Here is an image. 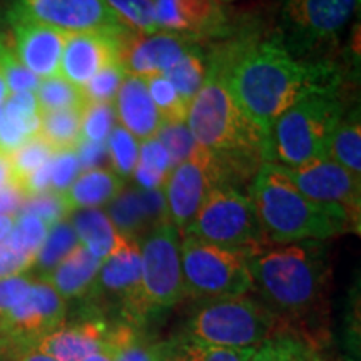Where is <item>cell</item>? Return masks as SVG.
Wrapping results in <instances>:
<instances>
[{
  "instance_id": "16",
  "label": "cell",
  "mask_w": 361,
  "mask_h": 361,
  "mask_svg": "<svg viewBox=\"0 0 361 361\" xmlns=\"http://www.w3.org/2000/svg\"><path fill=\"white\" fill-rule=\"evenodd\" d=\"M200 47L191 37L166 30L135 32L126 29L117 35V64L130 75L164 74L171 67Z\"/></svg>"
},
{
  "instance_id": "13",
  "label": "cell",
  "mask_w": 361,
  "mask_h": 361,
  "mask_svg": "<svg viewBox=\"0 0 361 361\" xmlns=\"http://www.w3.org/2000/svg\"><path fill=\"white\" fill-rule=\"evenodd\" d=\"M284 174L295 186L319 204L341 209L356 228L361 221V178L350 173L329 157H322L296 168H284Z\"/></svg>"
},
{
  "instance_id": "54",
  "label": "cell",
  "mask_w": 361,
  "mask_h": 361,
  "mask_svg": "<svg viewBox=\"0 0 361 361\" xmlns=\"http://www.w3.org/2000/svg\"><path fill=\"white\" fill-rule=\"evenodd\" d=\"M8 346V341H7V338H6V335H4L2 331H0V353H2L4 350H6Z\"/></svg>"
},
{
  "instance_id": "40",
  "label": "cell",
  "mask_w": 361,
  "mask_h": 361,
  "mask_svg": "<svg viewBox=\"0 0 361 361\" xmlns=\"http://www.w3.org/2000/svg\"><path fill=\"white\" fill-rule=\"evenodd\" d=\"M156 139L164 146L171 157L173 169L176 166L189 159L197 149V142L191 134L186 123H174V124H161L157 130Z\"/></svg>"
},
{
  "instance_id": "33",
  "label": "cell",
  "mask_w": 361,
  "mask_h": 361,
  "mask_svg": "<svg viewBox=\"0 0 361 361\" xmlns=\"http://www.w3.org/2000/svg\"><path fill=\"white\" fill-rule=\"evenodd\" d=\"M144 80H146L149 96L154 102L162 123H186L189 106L179 97V94L176 92L173 84L164 78V74L147 75Z\"/></svg>"
},
{
  "instance_id": "37",
  "label": "cell",
  "mask_w": 361,
  "mask_h": 361,
  "mask_svg": "<svg viewBox=\"0 0 361 361\" xmlns=\"http://www.w3.org/2000/svg\"><path fill=\"white\" fill-rule=\"evenodd\" d=\"M114 102H85L82 107L80 141L106 142L116 126Z\"/></svg>"
},
{
  "instance_id": "50",
  "label": "cell",
  "mask_w": 361,
  "mask_h": 361,
  "mask_svg": "<svg viewBox=\"0 0 361 361\" xmlns=\"http://www.w3.org/2000/svg\"><path fill=\"white\" fill-rule=\"evenodd\" d=\"M13 221H16V218H12V216H0V243L12 231Z\"/></svg>"
},
{
  "instance_id": "47",
  "label": "cell",
  "mask_w": 361,
  "mask_h": 361,
  "mask_svg": "<svg viewBox=\"0 0 361 361\" xmlns=\"http://www.w3.org/2000/svg\"><path fill=\"white\" fill-rule=\"evenodd\" d=\"M75 154L79 157L80 168H84L85 171L99 169L101 166L109 162V154H107L106 142L80 141L79 146L75 147Z\"/></svg>"
},
{
  "instance_id": "56",
  "label": "cell",
  "mask_w": 361,
  "mask_h": 361,
  "mask_svg": "<svg viewBox=\"0 0 361 361\" xmlns=\"http://www.w3.org/2000/svg\"><path fill=\"white\" fill-rule=\"evenodd\" d=\"M218 2H223V4H229V2H236V0H218Z\"/></svg>"
},
{
  "instance_id": "2",
  "label": "cell",
  "mask_w": 361,
  "mask_h": 361,
  "mask_svg": "<svg viewBox=\"0 0 361 361\" xmlns=\"http://www.w3.org/2000/svg\"><path fill=\"white\" fill-rule=\"evenodd\" d=\"M186 124L197 146L214 157L221 186L247 191L261 166L271 162L269 133L239 107L211 72L189 104Z\"/></svg>"
},
{
  "instance_id": "9",
  "label": "cell",
  "mask_w": 361,
  "mask_h": 361,
  "mask_svg": "<svg viewBox=\"0 0 361 361\" xmlns=\"http://www.w3.org/2000/svg\"><path fill=\"white\" fill-rule=\"evenodd\" d=\"M183 236L255 255L269 246L256 218L250 196L233 186H214Z\"/></svg>"
},
{
  "instance_id": "53",
  "label": "cell",
  "mask_w": 361,
  "mask_h": 361,
  "mask_svg": "<svg viewBox=\"0 0 361 361\" xmlns=\"http://www.w3.org/2000/svg\"><path fill=\"white\" fill-rule=\"evenodd\" d=\"M0 361H13L12 351H11V348H8V346L2 351V353H0Z\"/></svg>"
},
{
  "instance_id": "46",
  "label": "cell",
  "mask_w": 361,
  "mask_h": 361,
  "mask_svg": "<svg viewBox=\"0 0 361 361\" xmlns=\"http://www.w3.org/2000/svg\"><path fill=\"white\" fill-rule=\"evenodd\" d=\"M30 281L24 274L7 279H0V319L16 306L29 290Z\"/></svg>"
},
{
  "instance_id": "44",
  "label": "cell",
  "mask_w": 361,
  "mask_h": 361,
  "mask_svg": "<svg viewBox=\"0 0 361 361\" xmlns=\"http://www.w3.org/2000/svg\"><path fill=\"white\" fill-rule=\"evenodd\" d=\"M137 164H142L146 168L154 169L162 174H169L173 171V164H171L168 151H166L164 146L156 137L142 141L141 147H139Z\"/></svg>"
},
{
  "instance_id": "15",
  "label": "cell",
  "mask_w": 361,
  "mask_h": 361,
  "mask_svg": "<svg viewBox=\"0 0 361 361\" xmlns=\"http://www.w3.org/2000/svg\"><path fill=\"white\" fill-rule=\"evenodd\" d=\"M154 16L157 30L188 35L200 47L226 37L238 20L218 0H154Z\"/></svg>"
},
{
  "instance_id": "3",
  "label": "cell",
  "mask_w": 361,
  "mask_h": 361,
  "mask_svg": "<svg viewBox=\"0 0 361 361\" xmlns=\"http://www.w3.org/2000/svg\"><path fill=\"white\" fill-rule=\"evenodd\" d=\"M250 271L261 303L286 323L322 308L331 278L324 241L269 245L251 256Z\"/></svg>"
},
{
  "instance_id": "25",
  "label": "cell",
  "mask_w": 361,
  "mask_h": 361,
  "mask_svg": "<svg viewBox=\"0 0 361 361\" xmlns=\"http://www.w3.org/2000/svg\"><path fill=\"white\" fill-rule=\"evenodd\" d=\"M69 223L78 234L80 245L101 261L116 250L121 239V234L116 231L106 211L97 207L72 211Z\"/></svg>"
},
{
  "instance_id": "4",
  "label": "cell",
  "mask_w": 361,
  "mask_h": 361,
  "mask_svg": "<svg viewBox=\"0 0 361 361\" xmlns=\"http://www.w3.org/2000/svg\"><path fill=\"white\" fill-rule=\"evenodd\" d=\"M247 196L269 245L326 241L360 228L336 207L311 201L276 162H264L247 188Z\"/></svg>"
},
{
  "instance_id": "34",
  "label": "cell",
  "mask_w": 361,
  "mask_h": 361,
  "mask_svg": "<svg viewBox=\"0 0 361 361\" xmlns=\"http://www.w3.org/2000/svg\"><path fill=\"white\" fill-rule=\"evenodd\" d=\"M49 228L51 226L45 224L37 216L19 214L13 221L12 231L4 239V243L11 246L12 250L35 259L45 236H47Z\"/></svg>"
},
{
  "instance_id": "29",
  "label": "cell",
  "mask_w": 361,
  "mask_h": 361,
  "mask_svg": "<svg viewBox=\"0 0 361 361\" xmlns=\"http://www.w3.org/2000/svg\"><path fill=\"white\" fill-rule=\"evenodd\" d=\"M78 245L79 239L72 224L67 219L59 221L49 228L47 236H45L42 246L35 256L32 268L37 271L40 278H44Z\"/></svg>"
},
{
  "instance_id": "12",
  "label": "cell",
  "mask_w": 361,
  "mask_h": 361,
  "mask_svg": "<svg viewBox=\"0 0 361 361\" xmlns=\"http://www.w3.org/2000/svg\"><path fill=\"white\" fill-rule=\"evenodd\" d=\"M67 318V303L44 279L30 281L29 290L0 319V331L12 348H35L45 335L61 326Z\"/></svg>"
},
{
  "instance_id": "14",
  "label": "cell",
  "mask_w": 361,
  "mask_h": 361,
  "mask_svg": "<svg viewBox=\"0 0 361 361\" xmlns=\"http://www.w3.org/2000/svg\"><path fill=\"white\" fill-rule=\"evenodd\" d=\"M214 186H221L216 162L209 151L197 146L194 154L171 171L162 192L169 223L180 236L186 233L197 211Z\"/></svg>"
},
{
  "instance_id": "57",
  "label": "cell",
  "mask_w": 361,
  "mask_h": 361,
  "mask_svg": "<svg viewBox=\"0 0 361 361\" xmlns=\"http://www.w3.org/2000/svg\"><path fill=\"white\" fill-rule=\"evenodd\" d=\"M0 121H2V107H0Z\"/></svg>"
},
{
  "instance_id": "49",
  "label": "cell",
  "mask_w": 361,
  "mask_h": 361,
  "mask_svg": "<svg viewBox=\"0 0 361 361\" xmlns=\"http://www.w3.org/2000/svg\"><path fill=\"white\" fill-rule=\"evenodd\" d=\"M8 348L12 351L13 361H57L56 358L42 353V351H39L37 348L17 350V348H12L11 345H8Z\"/></svg>"
},
{
  "instance_id": "27",
  "label": "cell",
  "mask_w": 361,
  "mask_h": 361,
  "mask_svg": "<svg viewBox=\"0 0 361 361\" xmlns=\"http://www.w3.org/2000/svg\"><path fill=\"white\" fill-rule=\"evenodd\" d=\"M82 109H64L40 114L39 137L54 152L69 151L79 146Z\"/></svg>"
},
{
  "instance_id": "43",
  "label": "cell",
  "mask_w": 361,
  "mask_h": 361,
  "mask_svg": "<svg viewBox=\"0 0 361 361\" xmlns=\"http://www.w3.org/2000/svg\"><path fill=\"white\" fill-rule=\"evenodd\" d=\"M80 173V162L74 149L54 152L51 161V189L64 194L71 184L78 179Z\"/></svg>"
},
{
  "instance_id": "11",
  "label": "cell",
  "mask_w": 361,
  "mask_h": 361,
  "mask_svg": "<svg viewBox=\"0 0 361 361\" xmlns=\"http://www.w3.org/2000/svg\"><path fill=\"white\" fill-rule=\"evenodd\" d=\"M6 17L8 24L34 22L67 34L129 29L104 0H6Z\"/></svg>"
},
{
  "instance_id": "19",
  "label": "cell",
  "mask_w": 361,
  "mask_h": 361,
  "mask_svg": "<svg viewBox=\"0 0 361 361\" xmlns=\"http://www.w3.org/2000/svg\"><path fill=\"white\" fill-rule=\"evenodd\" d=\"M121 32L67 34L59 75L82 89L104 67L117 64V35Z\"/></svg>"
},
{
  "instance_id": "5",
  "label": "cell",
  "mask_w": 361,
  "mask_h": 361,
  "mask_svg": "<svg viewBox=\"0 0 361 361\" xmlns=\"http://www.w3.org/2000/svg\"><path fill=\"white\" fill-rule=\"evenodd\" d=\"M348 109L346 85L313 92L293 104L269 129L271 162L296 168L328 157L331 135Z\"/></svg>"
},
{
  "instance_id": "18",
  "label": "cell",
  "mask_w": 361,
  "mask_h": 361,
  "mask_svg": "<svg viewBox=\"0 0 361 361\" xmlns=\"http://www.w3.org/2000/svg\"><path fill=\"white\" fill-rule=\"evenodd\" d=\"M106 214L121 236L134 241H139L154 228L169 223L162 189L146 191L139 188H124L107 204Z\"/></svg>"
},
{
  "instance_id": "21",
  "label": "cell",
  "mask_w": 361,
  "mask_h": 361,
  "mask_svg": "<svg viewBox=\"0 0 361 361\" xmlns=\"http://www.w3.org/2000/svg\"><path fill=\"white\" fill-rule=\"evenodd\" d=\"M114 109L119 126L129 130L137 141L156 137L162 119L149 96L146 80L141 75H124L116 94Z\"/></svg>"
},
{
  "instance_id": "36",
  "label": "cell",
  "mask_w": 361,
  "mask_h": 361,
  "mask_svg": "<svg viewBox=\"0 0 361 361\" xmlns=\"http://www.w3.org/2000/svg\"><path fill=\"white\" fill-rule=\"evenodd\" d=\"M54 151L45 144L39 135H34L25 141L20 147H17L12 154H8V164H11L12 180L20 186L22 180L29 178L34 171L44 166L51 157Z\"/></svg>"
},
{
  "instance_id": "26",
  "label": "cell",
  "mask_w": 361,
  "mask_h": 361,
  "mask_svg": "<svg viewBox=\"0 0 361 361\" xmlns=\"http://www.w3.org/2000/svg\"><path fill=\"white\" fill-rule=\"evenodd\" d=\"M328 157L355 176L361 174V117L360 106L350 107L338 123L329 142Z\"/></svg>"
},
{
  "instance_id": "17",
  "label": "cell",
  "mask_w": 361,
  "mask_h": 361,
  "mask_svg": "<svg viewBox=\"0 0 361 361\" xmlns=\"http://www.w3.org/2000/svg\"><path fill=\"white\" fill-rule=\"evenodd\" d=\"M112 322L96 311L79 306L72 319H67L45 335L35 348L57 361H82L106 350Z\"/></svg>"
},
{
  "instance_id": "6",
  "label": "cell",
  "mask_w": 361,
  "mask_h": 361,
  "mask_svg": "<svg viewBox=\"0 0 361 361\" xmlns=\"http://www.w3.org/2000/svg\"><path fill=\"white\" fill-rule=\"evenodd\" d=\"M286 329V322L246 293L201 301L186 319L183 335L218 348L250 350Z\"/></svg>"
},
{
  "instance_id": "38",
  "label": "cell",
  "mask_w": 361,
  "mask_h": 361,
  "mask_svg": "<svg viewBox=\"0 0 361 361\" xmlns=\"http://www.w3.org/2000/svg\"><path fill=\"white\" fill-rule=\"evenodd\" d=\"M117 19L135 32H156L154 0H104Z\"/></svg>"
},
{
  "instance_id": "51",
  "label": "cell",
  "mask_w": 361,
  "mask_h": 361,
  "mask_svg": "<svg viewBox=\"0 0 361 361\" xmlns=\"http://www.w3.org/2000/svg\"><path fill=\"white\" fill-rule=\"evenodd\" d=\"M7 97H8V87L6 84V79H4L2 71H0V107L4 106V102L7 101Z\"/></svg>"
},
{
  "instance_id": "30",
  "label": "cell",
  "mask_w": 361,
  "mask_h": 361,
  "mask_svg": "<svg viewBox=\"0 0 361 361\" xmlns=\"http://www.w3.org/2000/svg\"><path fill=\"white\" fill-rule=\"evenodd\" d=\"M168 361H250L256 348L229 350L200 343L179 333L168 340Z\"/></svg>"
},
{
  "instance_id": "24",
  "label": "cell",
  "mask_w": 361,
  "mask_h": 361,
  "mask_svg": "<svg viewBox=\"0 0 361 361\" xmlns=\"http://www.w3.org/2000/svg\"><path fill=\"white\" fill-rule=\"evenodd\" d=\"M124 179L107 168L89 169L78 176L71 188L62 194L69 213L78 209H92L107 206L123 191Z\"/></svg>"
},
{
  "instance_id": "10",
  "label": "cell",
  "mask_w": 361,
  "mask_h": 361,
  "mask_svg": "<svg viewBox=\"0 0 361 361\" xmlns=\"http://www.w3.org/2000/svg\"><path fill=\"white\" fill-rule=\"evenodd\" d=\"M180 236L173 224H162L137 241L141 252L142 293L152 318L168 313L186 298Z\"/></svg>"
},
{
  "instance_id": "31",
  "label": "cell",
  "mask_w": 361,
  "mask_h": 361,
  "mask_svg": "<svg viewBox=\"0 0 361 361\" xmlns=\"http://www.w3.org/2000/svg\"><path fill=\"white\" fill-rule=\"evenodd\" d=\"M250 361H322L314 346L295 333L283 331L255 350Z\"/></svg>"
},
{
  "instance_id": "1",
  "label": "cell",
  "mask_w": 361,
  "mask_h": 361,
  "mask_svg": "<svg viewBox=\"0 0 361 361\" xmlns=\"http://www.w3.org/2000/svg\"><path fill=\"white\" fill-rule=\"evenodd\" d=\"M201 49L207 72L224 84L239 107L266 133L303 97L346 85L338 62L298 61L278 27L268 29L258 20H236L226 37Z\"/></svg>"
},
{
  "instance_id": "52",
  "label": "cell",
  "mask_w": 361,
  "mask_h": 361,
  "mask_svg": "<svg viewBox=\"0 0 361 361\" xmlns=\"http://www.w3.org/2000/svg\"><path fill=\"white\" fill-rule=\"evenodd\" d=\"M82 361H112V358L109 356V353H106V351H101V353H94L87 356V358L82 360Z\"/></svg>"
},
{
  "instance_id": "55",
  "label": "cell",
  "mask_w": 361,
  "mask_h": 361,
  "mask_svg": "<svg viewBox=\"0 0 361 361\" xmlns=\"http://www.w3.org/2000/svg\"><path fill=\"white\" fill-rule=\"evenodd\" d=\"M6 39H7V35L4 34V32H0V45H2L4 42H6Z\"/></svg>"
},
{
  "instance_id": "28",
  "label": "cell",
  "mask_w": 361,
  "mask_h": 361,
  "mask_svg": "<svg viewBox=\"0 0 361 361\" xmlns=\"http://www.w3.org/2000/svg\"><path fill=\"white\" fill-rule=\"evenodd\" d=\"M207 75L206 57L202 54L201 47L192 49L188 52L178 64H174L169 71L164 72V78L173 84L176 92L184 102L191 104V101L200 92V89L204 84Z\"/></svg>"
},
{
  "instance_id": "39",
  "label": "cell",
  "mask_w": 361,
  "mask_h": 361,
  "mask_svg": "<svg viewBox=\"0 0 361 361\" xmlns=\"http://www.w3.org/2000/svg\"><path fill=\"white\" fill-rule=\"evenodd\" d=\"M0 71L6 79L8 94L35 92L39 87L40 79L20 64L16 52H13L12 40L8 39L0 45Z\"/></svg>"
},
{
  "instance_id": "45",
  "label": "cell",
  "mask_w": 361,
  "mask_h": 361,
  "mask_svg": "<svg viewBox=\"0 0 361 361\" xmlns=\"http://www.w3.org/2000/svg\"><path fill=\"white\" fill-rule=\"evenodd\" d=\"M35 263L34 258L12 250L6 243H0V279L20 276Z\"/></svg>"
},
{
  "instance_id": "20",
  "label": "cell",
  "mask_w": 361,
  "mask_h": 361,
  "mask_svg": "<svg viewBox=\"0 0 361 361\" xmlns=\"http://www.w3.org/2000/svg\"><path fill=\"white\" fill-rule=\"evenodd\" d=\"M12 47L27 71L39 79L59 75L67 32L34 22H12Z\"/></svg>"
},
{
  "instance_id": "42",
  "label": "cell",
  "mask_w": 361,
  "mask_h": 361,
  "mask_svg": "<svg viewBox=\"0 0 361 361\" xmlns=\"http://www.w3.org/2000/svg\"><path fill=\"white\" fill-rule=\"evenodd\" d=\"M119 64H112L99 71L82 87L85 102H112L124 79Z\"/></svg>"
},
{
  "instance_id": "23",
  "label": "cell",
  "mask_w": 361,
  "mask_h": 361,
  "mask_svg": "<svg viewBox=\"0 0 361 361\" xmlns=\"http://www.w3.org/2000/svg\"><path fill=\"white\" fill-rule=\"evenodd\" d=\"M168 340H159L147 328L112 322L106 353L112 361H168Z\"/></svg>"
},
{
  "instance_id": "7",
  "label": "cell",
  "mask_w": 361,
  "mask_h": 361,
  "mask_svg": "<svg viewBox=\"0 0 361 361\" xmlns=\"http://www.w3.org/2000/svg\"><path fill=\"white\" fill-rule=\"evenodd\" d=\"M358 8L360 0H281L276 27L298 61H328Z\"/></svg>"
},
{
  "instance_id": "8",
  "label": "cell",
  "mask_w": 361,
  "mask_h": 361,
  "mask_svg": "<svg viewBox=\"0 0 361 361\" xmlns=\"http://www.w3.org/2000/svg\"><path fill=\"white\" fill-rule=\"evenodd\" d=\"M252 252L202 241L180 239L184 293L197 301L246 295L252 291L250 259Z\"/></svg>"
},
{
  "instance_id": "48",
  "label": "cell",
  "mask_w": 361,
  "mask_h": 361,
  "mask_svg": "<svg viewBox=\"0 0 361 361\" xmlns=\"http://www.w3.org/2000/svg\"><path fill=\"white\" fill-rule=\"evenodd\" d=\"M25 201V194L11 179L6 188L0 189V216H12L17 218L20 213V207Z\"/></svg>"
},
{
  "instance_id": "22",
  "label": "cell",
  "mask_w": 361,
  "mask_h": 361,
  "mask_svg": "<svg viewBox=\"0 0 361 361\" xmlns=\"http://www.w3.org/2000/svg\"><path fill=\"white\" fill-rule=\"evenodd\" d=\"M101 263V259L90 255L79 243L51 273L39 279H44L51 284L54 290L64 298L66 303L69 301L79 303L92 291Z\"/></svg>"
},
{
  "instance_id": "35",
  "label": "cell",
  "mask_w": 361,
  "mask_h": 361,
  "mask_svg": "<svg viewBox=\"0 0 361 361\" xmlns=\"http://www.w3.org/2000/svg\"><path fill=\"white\" fill-rule=\"evenodd\" d=\"M107 154L111 168L124 180L133 176L139 157V142L123 126H114L107 137Z\"/></svg>"
},
{
  "instance_id": "41",
  "label": "cell",
  "mask_w": 361,
  "mask_h": 361,
  "mask_svg": "<svg viewBox=\"0 0 361 361\" xmlns=\"http://www.w3.org/2000/svg\"><path fill=\"white\" fill-rule=\"evenodd\" d=\"M19 214L37 216V218L42 219L45 224L52 226L59 223V221L66 219L71 213L69 209H67L64 196H62L61 192L47 189V191L44 192L25 197Z\"/></svg>"
},
{
  "instance_id": "32",
  "label": "cell",
  "mask_w": 361,
  "mask_h": 361,
  "mask_svg": "<svg viewBox=\"0 0 361 361\" xmlns=\"http://www.w3.org/2000/svg\"><path fill=\"white\" fill-rule=\"evenodd\" d=\"M35 97H37L40 114L64 109H82L85 104L82 89L67 82L61 75L40 80Z\"/></svg>"
}]
</instances>
